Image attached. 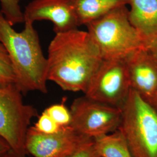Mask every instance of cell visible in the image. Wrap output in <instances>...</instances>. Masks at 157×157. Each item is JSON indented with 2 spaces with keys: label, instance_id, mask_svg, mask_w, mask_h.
Segmentation results:
<instances>
[{
  "label": "cell",
  "instance_id": "14",
  "mask_svg": "<svg viewBox=\"0 0 157 157\" xmlns=\"http://www.w3.org/2000/svg\"><path fill=\"white\" fill-rule=\"evenodd\" d=\"M21 1V0H0L1 11L12 26L24 22L23 12L20 6Z\"/></svg>",
  "mask_w": 157,
  "mask_h": 157
},
{
  "label": "cell",
  "instance_id": "21",
  "mask_svg": "<svg viewBox=\"0 0 157 157\" xmlns=\"http://www.w3.org/2000/svg\"><path fill=\"white\" fill-rule=\"evenodd\" d=\"M24 157V156H22V155H20L19 154H17L16 152L13 151H10V152H8V153H6V154H5L4 155H3L2 157Z\"/></svg>",
  "mask_w": 157,
  "mask_h": 157
},
{
  "label": "cell",
  "instance_id": "22",
  "mask_svg": "<svg viewBox=\"0 0 157 157\" xmlns=\"http://www.w3.org/2000/svg\"><path fill=\"white\" fill-rule=\"evenodd\" d=\"M151 105L154 108V109L157 111V94L152 101Z\"/></svg>",
  "mask_w": 157,
  "mask_h": 157
},
{
  "label": "cell",
  "instance_id": "2",
  "mask_svg": "<svg viewBox=\"0 0 157 157\" xmlns=\"http://www.w3.org/2000/svg\"><path fill=\"white\" fill-rule=\"evenodd\" d=\"M12 27L0 10V43L10 58L15 83L23 95L33 91L47 93V58L43 52L33 23L25 22L21 32Z\"/></svg>",
  "mask_w": 157,
  "mask_h": 157
},
{
  "label": "cell",
  "instance_id": "1",
  "mask_svg": "<svg viewBox=\"0 0 157 157\" xmlns=\"http://www.w3.org/2000/svg\"><path fill=\"white\" fill-rule=\"evenodd\" d=\"M47 79L62 90L85 93L103 58L87 31L56 33L47 56Z\"/></svg>",
  "mask_w": 157,
  "mask_h": 157
},
{
  "label": "cell",
  "instance_id": "10",
  "mask_svg": "<svg viewBox=\"0 0 157 157\" xmlns=\"http://www.w3.org/2000/svg\"><path fill=\"white\" fill-rule=\"evenodd\" d=\"M131 89L151 104L157 94V63L147 49L125 58Z\"/></svg>",
  "mask_w": 157,
  "mask_h": 157
},
{
  "label": "cell",
  "instance_id": "3",
  "mask_svg": "<svg viewBox=\"0 0 157 157\" xmlns=\"http://www.w3.org/2000/svg\"><path fill=\"white\" fill-rule=\"evenodd\" d=\"M127 6H119L86 25L104 59H125L146 45L130 22Z\"/></svg>",
  "mask_w": 157,
  "mask_h": 157
},
{
  "label": "cell",
  "instance_id": "13",
  "mask_svg": "<svg viewBox=\"0 0 157 157\" xmlns=\"http://www.w3.org/2000/svg\"><path fill=\"white\" fill-rule=\"evenodd\" d=\"M94 141L101 157H133L124 136L118 130Z\"/></svg>",
  "mask_w": 157,
  "mask_h": 157
},
{
  "label": "cell",
  "instance_id": "5",
  "mask_svg": "<svg viewBox=\"0 0 157 157\" xmlns=\"http://www.w3.org/2000/svg\"><path fill=\"white\" fill-rule=\"evenodd\" d=\"M15 83L0 84V136L17 154L27 157L26 137L32 121L38 117L36 108L25 104Z\"/></svg>",
  "mask_w": 157,
  "mask_h": 157
},
{
  "label": "cell",
  "instance_id": "11",
  "mask_svg": "<svg viewBox=\"0 0 157 157\" xmlns=\"http://www.w3.org/2000/svg\"><path fill=\"white\" fill-rule=\"evenodd\" d=\"M128 5L130 22L147 49L157 40V0H128Z\"/></svg>",
  "mask_w": 157,
  "mask_h": 157
},
{
  "label": "cell",
  "instance_id": "16",
  "mask_svg": "<svg viewBox=\"0 0 157 157\" xmlns=\"http://www.w3.org/2000/svg\"><path fill=\"white\" fill-rule=\"evenodd\" d=\"M15 82V75L10 58L5 47L0 43V84Z\"/></svg>",
  "mask_w": 157,
  "mask_h": 157
},
{
  "label": "cell",
  "instance_id": "17",
  "mask_svg": "<svg viewBox=\"0 0 157 157\" xmlns=\"http://www.w3.org/2000/svg\"><path fill=\"white\" fill-rule=\"evenodd\" d=\"M33 128L38 132L45 134H52L59 131L62 127L60 126L56 122L44 111L39 116L37 121L33 126Z\"/></svg>",
  "mask_w": 157,
  "mask_h": 157
},
{
  "label": "cell",
  "instance_id": "9",
  "mask_svg": "<svg viewBox=\"0 0 157 157\" xmlns=\"http://www.w3.org/2000/svg\"><path fill=\"white\" fill-rule=\"evenodd\" d=\"M24 22L49 21L56 33L65 32L79 26L72 0H33L23 12Z\"/></svg>",
  "mask_w": 157,
  "mask_h": 157
},
{
  "label": "cell",
  "instance_id": "4",
  "mask_svg": "<svg viewBox=\"0 0 157 157\" xmlns=\"http://www.w3.org/2000/svg\"><path fill=\"white\" fill-rule=\"evenodd\" d=\"M118 130L133 157H157V111L134 90L121 108Z\"/></svg>",
  "mask_w": 157,
  "mask_h": 157
},
{
  "label": "cell",
  "instance_id": "15",
  "mask_svg": "<svg viewBox=\"0 0 157 157\" xmlns=\"http://www.w3.org/2000/svg\"><path fill=\"white\" fill-rule=\"evenodd\" d=\"M66 101L67 98L65 97L61 103L51 105L44 110L61 127L69 126L72 119L71 110L67 107Z\"/></svg>",
  "mask_w": 157,
  "mask_h": 157
},
{
  "label": "cell",
  "instance_id": "20",
  "mask_svg": "<svg viewBox=\"0 0 157 157\" xmlns=\"http://www.w3.org/2000/svg\"><path fill=\"white\" fill-rule=\"evenodd\" d=\"M150 55L151 56L155 61L157 63V40L153 42L151 45H150L147 49Z\"/></svg>",
  "mask_w": 157,
  "mask_h": 157
},
{
  "label": "cell",
  "instance_id": "8",
  "mask_svg": "<svg viewBox=\"0 0 157 157\" xmlns=\"http://www.w3.org/2000/svg\"><path fill=\"white\" fill-rule=\"evenodd\" d=\"M93 140L69 126L52 134L40 133L30 126L26 137L25 148L27 154L33 157H66Z\"/></svg>",
  "mask_w": 157,
  "mask_h": 157
},
{
  "label": "cell",
  "instance_id": "19",
  "mask_svg": "<svg viewBox=\"0 0 157 157\" xmlns=\"http://www.w3.org/2000/svg\"><path fill=\"white\" fill-rule=\"evenodd\" d=\"M12 150L9 144L0 136V157Z\"/></svg>",
  "mask_w": 157,
  "mask_h": 157
},
{
  "label": "cell",
  "instance_id": "18",
  "mask_svg": "<svg viewBox=\"0 0 157 157\" xmlns=\"http://www.w3.org/2000/svg\"><path fill=\"white\" fill-rule=\"evenodd\" d=\"M66 157H101L95 147L94 140L85 144Z\"/></svg>",
  "mask_w": 157,
  "mask_h": 157
},
{
  "label": "cell",
  "instance_id": "12",
  "mask_svg": "<svg viewBox=\"0 0 157 157\" xmlns=\"http://www.w3.org/2000/svg\"><path fill=\"white\" fill-rule=\"evenodd\" d=\"M79 26L87 25L119 6H127L128 0H72Z\"/></svg>",
  "mask_w": 157,
  "mask_h": 157
},
{
  "label": "cell",
  "instance_id": "7",
  "mask_svg": "<svg viewBox=\"0 0 157 157\" xmlns=\"http://www.w3.org/2000/svg\"><path fill=\"white\" fill-rule=\"evenodd\" d=\"M131 90L125 59H103L90 80L84 95L121 108Z\"/></svg>",
  "mask_w": 157,
  "mask_h": 157
},
{
  "label": "cell",
  "instance_id": "6",
  "mask_svg": "<svg viewBox=\"0 0 157 157\" xmlns=\"http://www.w3.org/2000/svg\"><path fill=\"white\" fill-rule=\"evenodd\" d=\"M70 110L69 126L79 134L95 139L117 130L122 109L91 99L84 95L75 99Z\"/></svg>",
  "mask_w": 157,
  "mask_h": 157
}]
</instances>
